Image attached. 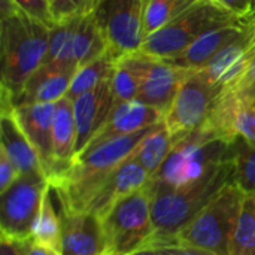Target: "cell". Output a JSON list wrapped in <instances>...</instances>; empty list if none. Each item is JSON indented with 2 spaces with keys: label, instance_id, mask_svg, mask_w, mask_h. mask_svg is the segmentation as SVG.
<instances>
[{
  "label": "cell",
  "instance_id": "obj_1",
  "mask_svg": "<svg viewBox=\"0 0 255 255\" xmlns=\"http://www.w3.org/2000/svg\"><path fill=\"white\" fill-rule=\"evenodd\" d=\"M51 28L18 9L12 0H1V99L13 103L28 78L45 63Z\"/></svg>",
  "mask_w": 255,
  "mask_h": 255
},
{
  "label": "cell",
  "instance_id": "obj_2",
  "mask_svg": "<svg viewBox=\"0 0 255 255\" xmlns=\"http://www.w3.org/2000/svg\"><path fill=\"white\" fill-rule=\"evenodd\" d=\"M158 124L133 134L108 140L76 155L72 167L64 175L51 182V188L55 191L61 205V212H84L88 200L96 193V190L120 164H123L136 152L140 142Z\"/></svg>",
  "mask_w": 255,
  "mask_h": 255
},
{
  "label": "cell",
  "instance_id": "obj_3",
  "mask_svg": "<svg viewBox=\"0 0 255 255\" xmlns=\"http://www.w3.org/2000/svg\"><path fill=\"white\" fill-rule=\"evenodd\" d=\"M233 163L230 157L214 167L197 182L178 188L151 191L154 233L143 248H163L173 245L176 235L229 184Z\"/></svg>",
  "mask_w": 255,
  "mask_h": 255
},
{
  "label": "cell",
  "instance_id": "obj_4",
  "mask_svg": "<svg viewBox=\"0 0 255 255\" xmlns=\"http://www.w3.org/2000/svg\"><path fill=\"white\" fill-rule=\"evenodd\" d=\"M229 143L200 126L173 145L160 170L151 178L149 190H178L197 182L229 158Z\"/></svg>",
  "mask_w": 255,
  "mask_h": 255
},
{
  "label": "cell",
  "instance_id": "obj_5",
  "mask_svg": "<svg viewBox=\"0 0 255 255\" xmlns=\"http://www.w3.org/2000/svg\"><path fill=\"white\" fill-rule=\"evenodd\" d=\"M239 21L244 19L218 1L197 0L166 27L148 36L142 43L140 52L157 60L170 61L208 31Z\"/></svg>",
  "mask_w": 255,
  "mask_h": 255
},
{
  "label": "cell",
  "instance_id": "obj_6",
  "mask_svg": "<svg viewBox=\"0 0 255 255\" xmlns=\"http://www.w3.org/2000/svg\"><path fill=\"white\" fill-rule=\"evenodd\" d=\"M245 196L229 182L175 238L173 245L229 255Z\"/></svg>",
  "mask_w": 255,
  "mask_h": 255
},
{
  "label": "cell",
  "instance_id": "obj_7",
  "mask_svg": "<svg viewBox=\"0 0 255 255\" xmlns=\"http://www.w3.org/2000/svg\"><path fill=\"white\" fill-rule=\"evenodd\" d=\"M152 194L143 187L117 202L100 220L105 255H130L142 250L152 238Z\"/></svg>",
  "mask_w": 255,
  "mask_h": 255
},
{
  "label": "cell",
  "instance_id": "obj_8",
  "mask_svg": "<svg viewBox=\"0 0 255 255\" xmlns=\"http://www.w3.org/2000/svg\"><path fill=\"white\" fill-rule=\"evenodd\" d=\"M51 188L46 176L22 173L0 193V233L1 238L25 242L31 239L45 193Z\"/></svg>",
  "mask_w": 255,
  "mask_h": 255
},
{
  "label": "cell",
  "instance_id": "obj_9",
  "mask_svg": "<svg viewBox=\"0 0 255 255\" xmlns=\"http://www.w3.org/2000/svg\"><path fill=\"white\" fill-rule=\"evenodd\" d=\"M148 0H100L94 16L108 49L121 58L139 52L145 40V9Z\"/></svg>",
  "mask_w": 255,
  "mask_h": 255
},
{
  "label": "cell",
  "instance_id": "obj_10",
  "mask_svg": "<svg viewBox=\"0 0 255 255\" xmlns=\"http://www.w3.org/2000/svg\"><path fill=\"white\" fill-rule=\"evenodd\" d=\"M220 91L200 70L187 72L163 120L173 143L197 130L206 121Z\"/></svg>",
  "mask_w": 255,
  "mask_h": 255
},
{
  "label": "cell",
  "instance_id": "obj_11",
  "mask_svg": "<svg viewBox=\"0 0 255 255\" xmlns=\"http://www.w3.org/2000/svg\"><path fill=\"white\" fill-rule=\"evenodd\" d=\"M114 111L112 76L96 88L73 100V114L76 123V155L81 154L96 133L106 124Z\"/></svg>",
  "mask_w": 255,
  "mask_h": 255
},
{
  "label": "cell",
  "instance_id": "obj_12",
  "mask_svg": "<svg viewBox=\"0 0 255 255\" xmlns=\"http://www.w3.org/2000/svg\"><path fill=\"white\" fill-rule=\"evenodd\" d=\"M151 181V175L136 160L134 154L120 164L109 178L96 190L88 200L84 212H90L102 218L117 202L123 197L146 187Z\"/></svg>",
  "mask_w": 255,
  "mask_h": 255
},
{
  "label": "cell",
  "instance_id": "obj_13",
  "mask_svg": "<svg viewBox=\"0 0 255 255\" xmlns=\"http://www.w3.org/2000/svg\"><path fill=\"white\" fill-rule=\"evenodd\" d=\"M0 149L9 157L18 172L46 176L33 143L24 133L10 100L1 99L0 111Z\"/></svg>",
  "mask_w": 255,
  "mask_h": 255
},
{
  "label": "cell",
  "instance_id": "obj_14",
  "mask_svg": "<svg viewBox=\"0 0 255 255\" xmlns=\"http://www.w3.org/2000/svg\"><path fill=\"white\" fill-rule=\"evenodd\" d=\"M60 255H105L102 220L90 212H61Z\"/></svg>",
  "mask_w": 255,
  "mask_h": 255
},
{
  "label": "cell",
  "instance_id": "obj_15",
  "mask_svg": "<svg viewBox=\"0 0 255 255\" xmlns=\"http://www.w3.org/2000/svg\"><path fill=\"white\" fill-rule=\"evenodd\" d=\"M187 72V69L175 66L170 61L152 58L139 87L136 100L166 115Z\"/></svg>",
  "mask_w": 255,
  "mask_h": 255
},
{
  "label": "cell",
  "instance_id": "obj_16",
  "mask_svg": "<svg viewBox=\"0 0 255 255\" xmlns=\"http://www.w3.org/2000/svg\"><path fill=\"white\" fill-rule=\"evenodd\" d=\"M254 24L255 19L253 18L251 21H239L217 27L203 34L178 57L172 58L170 63L187 70H199L206 66L218 52L247 36V33L253 28Z\"/></svg>",
  "mask_w": 255,
  "mask_h": 255
},
{
  "label": "cell",
  "instance_id": "obj_17",
  "mask_svg": "<svg viewBox=\"0 0 255 255\" xmlns=\"http://www.w3.org/2000/svg\"><path fill=\"white\" fill-rule=\"evenodd\" d=\"M163 120H164V115L160 111L139 100H130L126 103H121L117 108H114L106 124L96 133V136L91 139V142L88 143L85 149L96 148L117 137L137 133L143 128H148L151 126L161 123Z\"/></svg>",
  "mask_w": 255,
  "mask_h": 255
},
{
  "label": "cell",
  "instance_id": "obj_18",
  "mask_svg": "<svg viewBox=\"0 0 255 255\" xmlns=\"http://www.w3.org/2000/svg\"><path fill=\"white\" fill-rule=\"evenodd\" d=\"M255 58V24L241 40L218 52L206 66L199 69L217 88L223 90L236 82Z\"/></svg>",
  "mask_w": 255,
  "mask_h": 255
},
{
  "label": "cell",
  "instance_id": "obj_19",
  "mask_svg": "<svg viewBox=\"0 0 255 255\" xmlns=\"http://www.w3.org/2000/svg\"><path fill=\"white\" fill-rule=\"evenodd\" d=\"M15 115L39 154L46 178L49 181L52 170V134L55 103H28L13 106Z\"/></svg>",
  "mask_w": 255,
  "mask_h": 255
},
{
  "label": "cell",
  "instance_id": "obj_20",
  "mask_svg": "<svg viewBox=\"0 0 255 255\" xmlns=\"http://www.w3.org/2000/svg\"><path fill=\"white\" fill-rule=\"evenodd\" d=\"M76 123L73 100L63 97L55 103L54 134H52V170L49 184L64 175L76 158Z\"/></svg>",
  "mask_w": 255,
  "mask_h": 255
},
{
  "label": "cell",
  "instance_id": "obj_21",
  "mask_svg": "<svg viewBox=\"0 0 255 255\" xmlns=\"http://www.w3.org/2000/svg\"><path fill=\"white\" fill-rule=\"evenodd\" d=\"M73 73L42 64L25 82L21 93L13 100V106L28 103H57L67 96Z\"/></svg>",
  "mask_w": 255,
  "mask_h": 255
},
{
  "label": "cell",
  "instance_id": "obj_22",
  "mask_svg": "<svg viewBox=\"0 0 255 255\" xmlns=\"http://www.w3.org/2000/svg\"><path fill=\"white\" fill-rule=\"evenodd\" d=\"M152 57L145 54L134 52L118 58L115 72L112 76V94H114V108L121 103L136 100L139 87L146 73V69Z\"/></svg>",
  "mask_w": 255,
  "mask_h": 255
},
{
  "label": "cell",
  "instance_id": "obj_23",
  "mask_svg": "<svg viewBox=\"0 0 255 255\" xmlns=\"http://www.w3.org/2000/svg\"><path fill=\"white\" fill-rule=\"evenodd\" d=\"M73 63L76 70L108 51L103 33L96 21L94 12L81 16L73 36Z\"/></svg>",
  "mask_w": 255,
  "mask_h": 255
},
{
  "label": "cell",
  "instance_id": "obj_24",
  "mask_svg": "<svg viewBox=\"0 0 255 255\" xmlns=\"http://www.w3.org/2000/svg\"><path fill=\"white\" fill-rule=\"evenodd\" d=\"M79 19L81 16H75V18L57 22L51 28L48 54H46L43 64H51L54 67H58L73 75L76 73L72 46H73V36L79 24Z\"/></svg>",
  "mask_w": 255,
  "mask_h": 255
},
{
  "label": "cell",
  "instance_id": "obj_25",
  "mask_svg": "<svg viewBox=\"0 0 255 255\" xmlns=\"http://www.w3.org/2000/svg\"><path fill=\"white\" fill-rule=\"evenodd\" d=\"M117 61L118 58L108 49L103 55L97 57L96 60L78 69L76 73L73 75V79H72V84L66 97H69L70 100H75L76 97L88 93L90 90L100 85L103 81L114 76Z\"/></svg>",
  "mask_w": 255,
  "mask_h": 255
},
{
  "label": "cell",
  "instance_id": "obj_26",
  "mask_svg": "<svg viewBox=\"0 0 255 255\" xmlns=\"http://www.w3.org/2000/svg\"><path fill=\"white\" fill-rule=\"evenodd\" d=\"M233 163L232 184L247 197H255V142L238 137L229 148Z\"/></svg>",
  "mask_w": 255,
  "mask_h": 255
},
{
  "label": "cell",
  "instance_id": "obj_27",
  "mask_svg": "<svg viewBox=\"0 0 255 255\" xmlns=\"http://www.w3.org/2000/svg\"><path fill=\"white\" fill-rule=\"evenodd\" d=\"M173 139L164 124L161 121L137 146L134 157L145 167V170L151 175V178L160 170L166 158L169 157L173 148Z\"/></svg>",
  "mask_w": 255,
  "mask_h": 255
},
{
  "label": "cell",
  "instance_id": "obj_28",
  "mask_svg": "<svg viewBox=\"0 0 255 255\" xmlns=\"http://www.w3.org/2000/svg\"><path fill=\"white\" fill-rule=\"evenodd\" d=\"M49 188L42 200V208L39 212V217L34 223L33 232H31V241L45 245L57 253H60V244H61V217L55 212V208L52 205Z\"/></svg>",
  "mask_w": 255,
  "mask_h": 255
},
{
  "label": "cell",
  "instance_id": "obj_29",
  "mask_svg": "<svg viewBox=\"0 0 255 255\" xmlns=\"http://www.w3.org/2000/svg\"><path fill=\"white\" fill-rule=\"evenodd\" d=\"M197 0H148L145 9V39L185 12Z\"/></svg>",
  "mask_w": 255,
  "mask_h": 255
},
{
  "label": "cell",
  "instance_id": "obj_30",
  "mask_svg": "<svg viewBox=\"0 0 255 255\" xmlns=\"http://www.w3.org/2000/svg\"><path fill=\"white\" fill-rule=\"evenodd\" d=\"M229 255H255V197L244 199Z\"/></svg>",
  "mask_w": 255,
  "mask_h": 255
},
{
  "label": "cell",
  "instance_id": "obj_31",
  "mask_svg": "<svg viewBox=\"0 0 255 255\" xmlns=\"http://www.w3.org/2000/svg\"><path fill=\"white\" fill-rule=\"evenodd\" d=\"M100 0H52L51 9L55 22L84 16L96 10Z\"/></svg>",
  "mask_w": 255,
  "mask_h": 255
},
{
  "label": "cell",
  "instance_id": "obj_32",
  "mask_svg": "<svg viewBox=\"0 0 255 255\" xmlns=\"http://www.w3.org/2000/svg\"><path fill=\"white\" fill-rule=\"evenodd\" d=\"M12 1L18 9L33 16L34 19L46 24L48 27H54L57 24L52 15L49 0H12Z\"/></svg>",
  "mask_w": 255,
  "mask_h": 255
},
{
  "label": "cell",
  "instance_id": "obj_33",
  "mask_svg": "<svg viewBox=\"0 0 255 255\" xmlns=\"http://www.w3.org/2000/svg\"><path fill=\"white\" fill-rule=\"evenodd\" d=\"M19 175L21 173L9 160V157L4 154V151L0 149V193L7 190L18 179Z\"/></svg>",
  "mask_w": 255,
  "mask_h": 255
},
{
  "label": "cell",
  "instance_id": "obj_34",
  "mask_svg": "<svg viewBox=\"0 0 255 255\" xmlns=\"http://www.w3.org/2000/svg\"><path fill=\"white\" fill-rule=\"evenodd\" d=\"M244 21H251L254 13V0H215Z\"/></svg>",
  "mask_w": 255,
  "mask_h": 255
},
{
  "label": "cell",
  "instance_id": "obj_35",
  "mask_svg": "<svg viewBox=\"0 0 255 255\" xmlns=\"http://www.w3.org/2000/svg\"><path fill=\"white\" fill-rule=\"evenodd\" d=\"M227 87H233L235 90H238L242 94L255 97V58L250 64V67L247 69V72L236 82H233L232 85H227Z\"/></svg>",
  "mask_w": 255,
  "mask_h": 255
},
{
  "label": "cell",
  "instance_id": "obj_36",
  "mask_svg": "<svg viewBox=\"0 0 255 255\" xmlns=\"http://www.w3.org/2000/svg\"><path fill=\"white\" fill-rule=\"evenodd\" d=\"M0 255H27L24 242L0 238Z\"/></svg>",
  "mask_w": 255,
  "mask_h": 255
},
{
  "label": "cell",
  "instance_id": "obj_37",
  "mask_svg": "<svg viewBox=\"0 0 255 255\" xmlns=\"http://www.w3.org/2000/svg\"><path fill=\"white\" fill-rule=\"evenodd\" d=\"M158 250L163 253V255H214L199 248L182 247V245H169V247H163Z\"/></svg>",
  "mask_w": 255,
  "mask_h": 255
},
{
  "label": "cell",
  "instance_id": "obj_38",
  "mask_svg": "<svg viewBox=\"0 0 255 255\" xmlns=\"http://www.w3.org/2000/svg\"><path fill=\"white\" fill-rule=\"evenodd\" d=\"M24 247H25L27 255H60V253H57V251L45 247V245H40V244H37V242H34L31 239L25 241Z\"/></svg>",
  "mask_w": 255,
  "mask_h": 255
},
{
  "label": "cell",
  "instance_id": "obj_39",
  "mask_svg": "<svg viewBox=\"0 0 255 255\" xmlns=\"http://www.w3.org/2000/svg\"><path fill=\"white\" fill-rule=\"evenodd\" d=\"M130 255H163V253L158 248H142Z\"/></svg>",
  "mask_w": 255,
  "mask_h": 255
},
{
  "label": "cell",
  "instance_id": "obj_40",
  "mask_svg": "<svg viewBox=\"0 0 255 255\" xmlns=\"http://www.w3.org/2000/svg\"><path fill=\"white\" fill-rule=\"evenodd\" d=\"M253 18L255 19V0H254V13H253Z\"/></svg>",
  "mask_w": 255,
  "mask_h": 255
},
{
  "label": "cell",
  "instance_id": "obj_41",
  "mask_svg": "<svg viewBox=\"0 0 255 255\" xmlns=\"http://www.w3.org/2000/svg\"><path fill=\"white\" fill-rule=\"evenodd\" d=\"M49 1H52V0H49Z\"/></svg>",
  "mask_w": 255,
  "mask_h": 255
}]
</instances>
